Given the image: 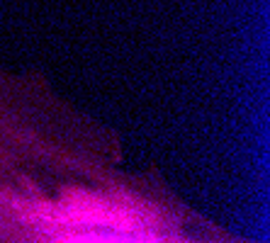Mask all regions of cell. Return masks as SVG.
Wrapping results in <instances>:
<instances>
[{
	"label": "cell",
	"mask_w": 270,
	"mask_h": 243,
	"mask_svg": "<svg viewBox=\"0 0 270 243\" xmlns=\"http://www.w3.org/2000/svg\"><path fill=\"white\" fill-rule=\"evenodd\" d=\"M71 243H124V241H112V238H95V236H83V238H76Z\"/></svg>",
	"instance_id": "6da1fadb"
}]
</instances>
